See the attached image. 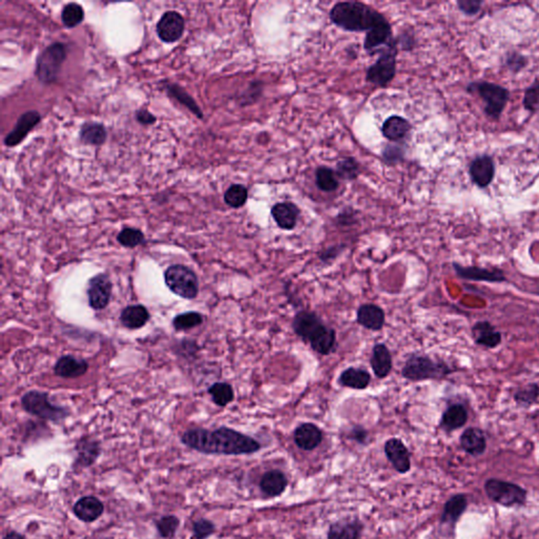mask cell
Listing matches in <instances>:
<instances>
[{
  "label": "cell",
  "instance_id": "obj_1",
  "mask_svg": "<svg viewBox=\"0 0 539 539\" xmlns=\"http://www.w3.org/2000/svg\"><path fill=\"white\" fill-rule=\"evenodd\" d=\"M181 442L188 448L204 454L248 455L254 454L261 449L258 440L227 427L187 430L181 435Z\"/></svg>",
  "mask_w": 539,
  "mask_h": 539
},
{
  "label": "cell",
  "instance_id": "obj_2",
  "mask_svg": "<svg viewBox=\"0 0 539 539\" xmlns=\"http://www.w3.org/2000/svg\"><path fill=\"white\" fill-rule=\"evenodd\" d=\"M330 18L336 26L349 32L369 33L388 24L379 12L357 1L336 4L332 8Z\"/></svg>",
  "mask_w": 539,
  "mask_h": 539
},
{
  "label": "cell",
  "instance_id": "obj_3",
  "mask_svg": "<svg viewBox=\"0 0 539 539\" xmlns=\"http://www.w3.org/2000/svg\"><path fill=\"white\" fill-rule=\"evenodd\" d=\"M456 369L442 359L432 358L429 355L412 354L407 358L401 369V376L412 382L425 380H442Z\"/></svg>",
  "mask_w": 539,
  "mask_h": 539
},
{
  "label": "cell",
  "instance_id": "obj_4",
  "mask_svg": "<svg viewBox=\"0 0 539 539\" xmlns=\"http://www.w3.org/2000/svg\"><path fill=\"white\" fill-rule=\"evenodd\" d=\"M22 407L32 416L43 421L60 423L70 415L68 409L50 400L49 394L41 391H29L22 397Z\"/></svg>",
  "mask_w": 539,
  "mask_h": 539
},
{
  "label": "cell",
  "instance_id": "obj_5",
  "mask_svg": "<svg viewBox=\"0 0 539 539\" xmlns=\"http://www.w3.org/2000/svg\"><path fill=\"white\" fill-rule=\"evenodd\" d=\"M167 287L185 300H195L200 293V281L191 267L183 265H172L164 272Z\"/></svg>",
  "mask_w": 539,
  "mask_h": 539
},
{
  "label": "cell",
  "instance_id": "obj_6",
  "mask_svg": "<svg viewBox=\"0 0 539 539\" xmlns=\"http://www.w3.org/2000/svg\"><path fill=\"white\" fill-rule=\"evenodd\" d=\"M66 57V46L62 43H52L37 58L35 71L37 78L46 85L55 83Z\"/></svg>",
  "mask_w": 539,
  "mask_h": 539
},
{
  "label": "cell",
  "instance_id": "obj_7",
  "mask_svg": "<svg viewBox=\"0 0 539 539\" xmlns=\"http://www.w3.org/2000/svg\"><path fill=\"white\" fill-rule=\"evenodd\" d=\"M468 91L478 93L484 102V113L486 116L493 119H498L500 117L510 98L507 89L486 81L470 83Z\"/></svg>",
  "mask_w": 539,
  "mask_h": 539
},
{
  "label": "cell",
  "instance_id": "obj_8",
  "mask_svg": "<svg viewBox=\"0 0 539 539\" xmlns=\"http://www.w3.org/2000/svg\"><path fill=\"white\" fill-rule=\"evenodd\" d=\"M397 48L394 41L380 52L377 62L367 71V79L377 87H386L396 73Z\"/></svg>",
  "mask_w": 539,
  "mask_h": 539
},
{
  "label": "cell",
  "instance_id": "obj_9",
  "mask_svg": "<svg viewBox=\"0 0 539 539\" xmlns=\"http://www.w3.org/2000/svg\"><path fill=\"white\" fill-rule=\"evenodd\" d=\"M484 490L489 498L503 507L524 505L526 499V491L522 486L494 478L486 480Z\"/></svg>",
  "mask_w": 539,
  "mask_h": 539
},
{
  "label": "cell",
  "instance_id": "obj_10",
  "mask_svg": "<svg viewBox=\"0 0 539 539\" xmlns=\"http://www.w3.org/2000/svg\"><path fill=\"white\" fill-rule=\"evenodd\" d=\"M456 276L463 281H484L490 284H501L507 281L505 272L499 267H482L475 265H461L458 262L452 263Z\"/></svg>",
  "mask_w": 539,
  "mask_h": 539
},
{
  "label": "cell",
  "instance_id": "obj_11",
  "mask_svg": "<svg viewBox=\"0 0 539 539\" xmlns=\"http://www.w3.org/2000/svg\"><path fill=\"white\" fill-rule=\"evenodd\" d=\"M325 321L317 313L310 310H300L292 321L294 333L304 342L310 344L317 334L326 327Z\"/></svg>",
  "mask_w": 539,
  "mask_h": 539
},
{
  "label": "cell",
  "instance_id": "obj_12",
  "mask_svg": "<svg viewBox=\"0 0 539 539\" xmlns=\"http://www.w3.org/2000/svg\"><path fill=\"white\" fill-rule=\"evenodd\" d=\"M112 281L108 275L99 273L92 277L87 288L89 306L95 311L106 308L112 295Z\"/></svg>",
  "mask_w": 539,
  "mask_h": 539
},
{
  "label": "cell",
  "instance_id": "obj_13",
  "mask_svg": "<svg viewBox=\"0 0 539 539\" xmlns=\"http://www.w3.org/2000/svg\"><path fill=\"white\" fill-rule=\"evenodd\" d=\"M384 454L398 473L406 474L411 470V455L406 444L399 438H390L384 444Z\"/></svg>",
  "mask_w": 539,
  "mask_h": 539
},
{
  "label": "cell",
  "instance_id": "obj_14",
  "mask_svg": "<svg viewBox=\"0 0 539 539\" xmlns=\"http://www.w3.org/2000/svg\"><path fill=\"white\" fill-rule=\"evenodd\" d=\"M158 34L164 43H175L183 36L185 31V20L175 11L164 13L158 24Z\"/></svg>",
  "mask_w": 539,
  "mask_h": 539
},
{
  "label": "cell",
  "instance_id": "obj_15",
  "mask_svg": "<svg viewBox=\"0 0 539 539\" xmlns=\"http://www.w3.org/2000/svg\"><path fill=\"white\" fill-rule=\"evenodd\" d=\"M41 116L37 111H29L18 118L13 131L8 134L5 139L6 146L15 147L20 145L27 135L41 122Z\"/></svg>",
  "mask_w": 539,
  "mask_h": 539
},
{
  "label": "cell",
  "instance_id": "obj_16",
  "mask_svg": "<svg viewBox=\"0 0 539 539\" xmlns=\"http://www.w3.org/2000/svg\"><path fill=\"white\" fill-rule=\"evenodd\" d=\"M469 172L472 181L480 189H484L489 187L494 179V162L490 156H478L470 164Z\"/></svg>",
  "mask_w": 539,
  "mask_h": 539
},
{
  "label": "cell",
  "instance_id": "obj_17",
  "mask_svg": "<svg viewBox=\"0 0 539 539\" xmlns=\"http://www.w3.org/2000/svg\"><path fill=\"white\" fill-rule=\"evenodd\" d=\"M356 323L369 331H380L386 323V313L384 309L377 304H361L357 309Z\"/></svg>",
  "mask_w": 539,
  "mask_h": 539
},
{
  "label": "cell",
  "instance_id": "obj_18",
  "mask_svg": "<svg viewBox=\"0 0 539 539\" xmlns=\"http://www.w3.org/2000/svg\"><path fill=\"white\" fill-rule=\"evenodd\" d=\"M471 332L475 344L489 350L497 348L503 342L500 332L497 331L496 328L488 321H480L474 323Z\"/></svg>",
  "mask_w": 539,
  "mask_h": 539
},
{
  "label": "cell",
  "instance_id": "obj_19",
  "mask_svg": "<svg viewBox=\"0 0 539 539\" xmlns=\"http://www.w3.org/2000/svg\"><path fill=\"white\" fill-rule=\"evenodd\" d=\"M323 440V431L315 424H302L294 431V442L298 448L304 451L315 450L321 446Z\"/></svg>",
  "mask_w": 539,
  "mask_h": 539
},
{
  "label": "cell",
  "instance_id": "obj_20",
  "mask_svg": "<svg viewBox=\"0 0 539 539\" xmlns=\"http://www.w3.org/2000/svg\"><path fill=\"white\" fill-rule=\"evenodd\" d=\"M89 370L87 360L73 355H64L56 361L54 373L62 378H78L85 375Z\"/></svg>",
  "mask_w": 539,
  "mask_h": 539
},
{
  "label": "cell",
  "instance_id": "obj_21",
  "mask_svg": "<svg viewBox=\"0 0 539 539\" xmlns=\"http://www.w3.org/2000/svg\"><path fill=\"white\" fill-rule=\"evenodd\" d=\"M469 421L467 407L461 402H454L442 413L440 428L446 432L461 429Z\"/></svg>",
  "mask_w": 539,
  "mask_h": 539
},
{
  "label": "cell",
  "instance_id": "obj_22",
  "mask_svg": "<svg viewBox=\"0 0 539 539\" xmlns=\"http://www.w3.org/2000/svg\"><path fill=\"white\" fill-rule=\"evenodd\" d=\"M75 516L83 522H93L104 514V505L97 497H81L73 507Z\"/></svg>",
  "mask_w": 539,
  "mask_h": 539
},
{
  "label": "cell",
  "instance_id": "obj_23",
  "mask_svg": "<svg viewBox=\"0 0 539 539\" xmlns=\"http://www.w3.org/2000/svg\"><path fill=\"white\" fill-rule=\"evenodd\" d=\"M372 370L379 379L388 377L393 369V358L390 350L384 344H376L372 349L370 359Z\"/></svg>",
  "mask_w": 539,
  "mask_h": 539
},
{
  "label": "cell",
  "instance_id": "obj_24",
  "mask_svg": "<svg viewBox=\"0 0 539 539\" xmlns=\"http://www.w3.org/2000/svg\"><path fill=\"white\" fill-rule=\"evenodd\" d=\"M271 213L281 229L291 231L298 225L300 209L292 202H279L273 206Z\"/></svg>",
  "mask_w": 539,
  "mask_h": 539
},
{
  "label": "cell",
  "instance_id": "obj_25",
  "mask_svg": "<svg viewBox=\"0 0 539 539\" xmlns=\"http://www.w3.org/2000/svg\"><path fill=\"white\" fill-rule=\"evenodd\" d=\"M259 486L263 494L269 497H277L285 492L288 486V478L281 470H270L263 474Z\"/></svg>",
  "mask_w": 539,
  "mask_h": 539
},
{
  "label": "cell",
  "instance_id": "obj_26",
  "mask_svg": "<svg viewBox=\"0 0 539 539\" xmlns=\"http://www.w3.org/2000/svg\"><path fill=\"white\" fill-rule=\"evenodd\" d=\"M363 530V524L357 518L340 520L330 526L328 539H359Z\"/></svg>",
  "mask_w": 539,
  "mask_h": 539
},
{
  "label": "cell",
  "instance_id": "obj_27",
  "mask_svg": "<svg viewBox=\"0 0 539 539\" xmlns=\"http://www.w3.org/2000/svg\"><path fill=\"white\" fill-rule=\"evenodd\" d=\"M149 310L143 304H132L121 311L120 323L129 330H137L145 327L150 321Z\"/></svg>",
  "mask_w": 539,
  "mask_h": 539
},
{
  "label": "cell",
  "instance_id": "obj_28",
  "mask_svg": "<svg viewBox=\"0 0 539 539\" xmlns=\"http://www.w3.org/2000/svg\"><path fill=\"white\" fill-rule=\"evenodd\" d=\"M75 450L77 453L76 465L85 468L94 465L102 453L99 442L89 438H83L78 440Z\"/></svg>",
  "mask_w": 539,
  "mask_h": 539
},
{
  "label": "cell",
  "instance_id": "obj_29",
  "mask_svg": "<svg viewBox=\"0 0 539 539\" xmlns=\"http://www.w3.org/2000/svg\"><path fill=\"white\" fill-rule=\"evenodd\" d=\"M461 448L473 456L484 454L486 449V438L479 428H468L461 436Z\"/></svg>",
  "mask_w": 539,
  "mask_h": 539
},
{
  "label": "cell",
  "instance_id": "obj_30",
  "mask_svg": "<svg viewBox=\"0 0 539 539\" xmlns=\"http://www.w3.org/2000/svg\"><path fill=\"white\" fill-rule=\"evenodd\" d=\"M371 375L367 370L350 367L340 374L338 384L353 390H365L371 384Z\"/></svg>",
  "mask_w": 539,
  "mask_h": 539
},
{
  "label": "cell",
  "instance_id": "obj_31",
  "mask_svg": "<svg viewBox=\"0 0 539 539\" xmlns=\"http://www.w3.org/2000/svg\"><path fill=\"white\" fill-rule=\"evenodd\" d=\"M468 507V499L465 495L458 494L451 497L446 505H444V512H442V524L454 528L457 520L461 517L463 512Z\"/></svg>",
  "mask_w": 539,
  "mask_h": 539
},
{
  "label": "cell",
  "instance_id": "obj_32",
  "mask_svg": "<svg viewBox=\"0 0 539 539\" xmlns=\"http://www.w3.org/2000/svg\"><path fill=\"white\" fill-rule=\"evenodd\" d=\"M309 344L317 354L328 356V355L335 352L336 348H337V334L333 328L326 326L323 331Z\"/></svg>",
  "mask_w": 539,
  "mask_h": 539
},
{
  "label": "cell",
  "instance_id": "obj_33",
  "mask_svg": "<svg viewBox=\"0 0 539 539\" xmlns=\"http://www.w3.org/2000/svg\"><path fill=\"white\" fill-rule=\"evenodd\" d=\"M410 130V122L400 116L388 117L382 127L384 136L392 141H400L406 137Z\"/></svg>",
  "mask_w": 539,
  "mask_h": 539
},
{
  "label": "cell",
  "instance_id": "obj_34",
  "mask_svg": "<svg viewBox=\"0 0 539 539\" xmlns=\"http://www.w3.org/2000/svg\"><path fill=\"white\" fill-rule=\"evenodd\" d=\"M392 41V28L388 24L368 33L363 47L365 51L371 52L382 46H388Z\"/></svg>",
  "mask_w": 539,
  "mask_h": 539
},
{
  "label": "cell",
  "instance_id": "obj_35",
  "mask_svg": "<svg viewBox=\"0 0 539 539\" xmlns=\"http://www.w3.org/2000/svg\"><path fill=\"white\" fill-rule=\"evenodd\" d=\"M208 392L212 397L213 402L221 408L227 407L235 398L233 386L227 382H215L208 388Z\"/></svg>",
  "mask_w": 539,
  "mask_h": 539
},
{
  "label": "cell",
  "instance_id": "obj_36",
  "mask_svg": "<svg viewBox=\"0 0 539 539\" xmlns=\"http://www.w3.org/2000/svg\"><path fill=\"white\" fill-rule=\"evenodd\" d=\"M513 398L517 406L530 408L531 406L538 402L539 384L537 382H531L526 386L517 388L514 392Z\"/></svg>",
  "mask_w": 539,
  "mask_h": 539
},
{
  "label": "cell",
  "instance_id": "obj_37",
  "mask_svg": "<svg viewBox=\"0 0 539 539\" xmlns=\"http://www.w3.org/2000/svg\"><path fill=\"white\" fill-rule=\"evenodd\" d=\"M80 139L88 145H102L106 139V129L100 123H85L81 127Z\"/></svg>",
  "mask_w": 539,
  "mask_h": 539
},
{
  "label": "cell",
  "instance_id": "obj_38",
  "mask_svg": "<svg viewBox=\"0 0 539 539\" xmlns=\"http://www.w3.org/2000/svg\"><path fill=\"white\" fill-rule=\"evenodd\" d=\"M204 323V316L200 313L190 311V312L181 313L173 319L172 325L177 332L188 331L198 327Z\"/></svg>",
  "mask_w": 539,
  "mask_h": 539
},
{
  "label": "cell",
  "instance_id": "obj_39",
  "mask_svg": "<svg viewBox=\"0 0 539 539\" xmlns=\"http://www.w3.org/2000/svg\"><path fill=\"white\" fill-rule=\"evenodd\" d=\"M316 185L321 191L333 192L337 189L340 183L334 171L327 167H321L316 171Z\"/></svg>",
  "mask_w": 539,
  "mask_h": 539
},
{
  "label": "cell",
  "instance_id": "obj_40",
  "mask_svg": "<svg viewBox=\"0 0 539 539\" xmlns=\"http://www.w3.org/2000/svg\"><path fill=\"white\" fill-rule=\"evenodd\" d=\"M145 234L135 227H125L117 236V240L125 248H133L145 242Z\"/></svg>",
  "mask_w": 539,
  "mask_h": 539
},
{
  "label": "cell",
  "instance_id": "obj_41",
  "mask_svg": "<svg viewBox=\"0 0 539 539\" xmlns=\"http://www.w3.org/2000/svg\"><path fill=\"white\" fill-rule=\"evenodd\" d=\"M168 92L173 98L178 100V102H181V104H183V106H187V108H189L192 113H194L198 118H202V117H204V114H202V111H200V106L196 104L195 100H194L187 92L183 91L181 88H179L178 85H168Z\"/></svg>",
  "mask_w": 539,
  "mask_h": 539
},
{
  "label": "cell",
  "instance_id": "obj_42",
  "mask_svg": "<svg viewBox=\"0 0 539 539\" xmlns=\"http://www.w3.org/2000/svg\"><path fill=\"white\" fill-rule=\"evenodd\" d=\"M83 18H85V12L78 4H69L62 10V20L64 26L68 28L78 26L83 22Z\"/></svg>",
  "mask_w": 539,
  "mask_h": 539
},
{
  "label": "cell",
  "instance_id": "obj_43",
  "mask_svg": "<svg viewBox=\"0 0 539 539\" xmlns=\"http://www.w3.org/2000/svg\"><path fill=\"white\" fill-rule=\"evenodd\" d=\"M248 200V190L242 185H233L225 194V202L231 208L238 209L244 206Z\"/></svg>",
  "mask_w": 539,
  "mask_h": 539
},
{
  "label": "cell",
  "instance_id": "obj_44",
  "mask_svg": "<svg viewBox=\"0 0 539 539\" xmlns=\"http://www.w3.org/2000/svg\"><path fill=\"white\" fill-rule=\"evenodd\" d=\"M359 174V167L353 158L340 160L336 167V175L342 179H355Z\"/></svg>",
  "mask_w": 539,
  "mask_h": 539
},
{
  "label": "cell",
  "instance_id": "obj_45",
  "mask_svg": "<svg viewBox=\"0 0 539 539\" xmlns=\"http://www.w3.org/2000/svg\"><path fill=\"white\" fill-rule=\"evenodd\" d=\"M179 526V519L174 515L164 516L156 522V528L160 536L171 538L174 536Z\"/></svg>",
  "mask_w": 539,
  "mask_h": 539
},
{
  "label": "cell",
  "instance_id": "obj_46",
  "mask_svg": "<svg viewBox=\"0 0 539 539\" xmlns=\"http://www.w3.org/2000/svg\"><path fill=\"white\" fill-rule=\"evenodd\" d=\"M524 106L531 113L539 111V80H535L524 92Z\"/></svg>",
  "mask_w": 539,
  "mask_h": 539
},
{
  "label": "cell",
  "instance_id": "obj_47",
  "mask_svg": "<svg viewBox=\"0 0 539 539\" xmlns=\"http://www.w3.org/2000/svg\"><path fill=\"white\" fill-rule=\"evenodd\" d=\"M215 532V526L210 520L198 519L194 522L193 534L195 539H206Z\"/></svg>",
  "mask_w": 539,
  "mask_h": 539
},
{
  "label": "cell",
  "instance_id": "obj_48",
  "mask_svg": "<svg viewBox=\"0 0 539 539\" xmlns=\"http://www.w3.org/2000/svg\"><path fill=\"white\" fill-rule=\"evenodd\" d=\"M505 66L511 72L518 73L528 64V59L517 52H511L505 56Z\"/></svg>",
  "mask_w": 539,
  "mask_h": 539
},
{
  "label": "cell",
  "instance_id": "obj_49",
  "mask_svg": "<svg viewBox=\"0 0 539 539\" xmlns=\"http://www.w3.org/2000/svg\"><path fill=\"white\" fill-rule=\"evenodd\" d=\"M457 6L465 15L473 16L479 13L482 1H479V0H459L457 1Z\"/></svg>",
  "mask_w": 539,
  "mask_h": 539
},
{
  "label": "cell",
  "instance_id": "obj_50",
  "mask_svg": "<svg viewBox=\"0 0 539 539\" xmlns=\"http://www.w3.org/2000/svg\"><path fill=\"white\" fill-rule=\"evenodd\" d=\"M368 436H369V434H368L367 430L361 427V426H355L351 430L350 433H349V438L351 440H354L357 444H367Z\"/></svg>",
  "mask_w": 539,
  "mask_h": 539
},
{
  "label": "cell",
  "instance_id": "obj_51",
  "mask_svg": "<svg viewBox=\"0 0 539 539\" xmlns=\"http://www.w3.org/2000/svg\"><path fill=\"white\" fill-rule=\"evenodd\" d=\"M342 248H344V246H336L326 248L323 252L319 253V259H321L323 263H330L333 259H335L336 257L340 256V253L344 250Z\"/></svg>",
  "mask_w": 539,
  "mask_h": 539
},
{
  "label": "cell",
  "instance_id": "obj_52",
  "mask_svg": "<svg viewBox=\"0 0 539 539\" xmlns=\"http://www.w3.org/2000/svg\"><path fill=\"white\" fill-rule=\"evenodd\" d=\"M136 119L141 125H152L156 121V117L145 108L136 113Z\"/></svg>",
  "mask_w": 539,
  "mask_h": 539
},
{
  "label": "cell",
  "instance_id": "obj_53",
  "mask_svg": "<svg viewBox=\"0 0 539 539\" xmlns=\"http://www.w3.org/2000/svg\"><path fill=\"white\" fill-rule=\"evenodd\" d=\"M400 149L395 147H388L384 152V160L386 162H396L400 158Z\"/></svg>",
  "mask_w": 539,
  "mask_h": 539
},
{
  "label": "cell",
  "instance_id": "obj_54",
  "mask_svg": "<svg viewBox=\"0 0 539 539\" xmlns=\"http://www.w3.org/2000/svg\"><path fill=\"white\" fill-rule=\"evenodd\" d=\"M4 539H24V537L20 533L10 532L4 537Z\"/></svg>",
  "mask_w": 539,
  "mask_h": 539
}]
</instances>
